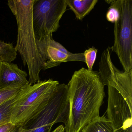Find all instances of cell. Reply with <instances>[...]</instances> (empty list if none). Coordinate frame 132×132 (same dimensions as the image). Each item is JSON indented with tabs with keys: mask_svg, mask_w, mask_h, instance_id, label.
<instances>
[{
	"mask_svg": "<svg viewBox=\"0 0 132 132\" xmlns=\"http://www.w3.org/2000/svg\"><path fill=\"white\" fill-rule=\"evenodd\" d=\"M69 116L66 132H81L99 116L105 96L104 86L98 72L82 68L75 72L68 84Z\"/></svg>",
	"mask_w": 132,
	"mask_h": 132,
	"instance_id": "cell-1",
	"label": "cell"
},
{
	"mask_svg": "<svg viewBox=\"0 0 132 132\" xmlns=\"http://www.w3.org/2000/svg\"><path fill=\"white\" fill-rule=\"evenodd\" d=\"M108 87L107 118L111 121L114 132H132V110L116 89Z\"/></svg>",
	"mask_w": 132,
	"mask_h": 132,
	"instance_id": "cell-9",
	"label": "cell"
},
{
	"mask_svg": "<svg viewBox=\"0 0 132 132\" xmlns=\"http://www.w3.org/2000/svg\"><path fill=\"white\" fill-rule=\"evenodd\" d=\"M111 47H109L102 53L99 74L104 86H110L116 89L132 111V70L128 72L119 70L111 60Z\"/></svg>",
	"mask_w": 132,
	"mask_h": 132,
	"instance_id": "cell-7",
	"label": "cell"
},
{
	"mask_svg": "<svg viewBox=\"0 0 132 132\" xmlns=\"http://www.w3.org/2000/svg\"><path fill=\"white\" fill-rule=\"evenodd\" d=\"M120 16L114 23L112 51L117 55L125 71L132 70V0H120Z\"/></svg>",
	"mask_w": 132,
	"mask_h": 132,
	"instance_id": "cell-5",
	"label": "cell"
},
{
	"mask_svg": "<svg viewBox=\"0 0 132 132\" xmlns=\"http://www.w3.org/2000/svg\"><path fill=\"white\" fill-rule=\"evenodd\" d=\"M19 128H20V127H15L14 129H13V130H11V131H10V132H18Z\"/></svg>",
	"mask_w": 132,
	"mask_h": 132,
	"instance_id": "cell-21",
	"label": "cell"
},
{
	"mask_svg": "<svg viewBox=\"0 0 132 132\" xmlns=\"http://www.w3.org/2000/svg\"><path fill=\"white\" fill-rule=\"evenodd\" d=\"M24 87L11 86L0 88V105L11 98Z\"/></svg>",
	"mask_w": 132,
	"mask_h": 132,
	"instance_id": "cell-16",
	"label": "cell"
},
{
	"mask_svg": "<svg viewBox=\"0 0 132 132\" xmlns=\"http://www.w3.org/2000/svg\"><path fill=\"white\" fill-rule=\"evenodd\" d=\"M67 6L66 0H35L32 20L37 40L57 31Z\"/></svg>",
	"mask_w": 132,
	"mask_h": 132,
	"instance_id": "cell-6",
	"label": "cell"
},
{
	"mask_svg": "<svg viewBox=\"0 0 132 132\" xmlns=\"http://www.w3.org/2000/svg\"><path fill=\"white\" fill-rule=\"evenodd\" d=\"M69 104L68 85L59 84L49 103L37 117L22 127L31 132H51L55 123L67 124L69 116Z\"/></svg>",
	"mask_w": 132,
	"mask_h": 132,
	"instance_id": "cell-4",
	"label": "cell"
},
{
	"mask_svg": "<svg viewBox=\"0 0 132 132\" xmlns=\"http://www.w3.org/2000/svg\"><path fill=\"white\" fill-rule=\"evenodd\" d=\"M38 49L44 64L43 70L58 66L63 62H85L84 53L69 52L61 44L53 40L52 35L37 40Z\"/></svg>",
	"mask_w": 132,
	"mask_h": 132,
	"instance_id": "cell-8",
	"label": "cell"
},
{
	"mask_svg": "<svg viewBox=\"0 0 132 132\" xmlns=\"http://www.w3.org/2000/svg\"><path fill=\"white\" fill-rule=\"evenodd\" d=\"M105 1L110 5L106 13V20L109 22L114 23L119 20L120 16V0H110Z\"/></svg>",
	"mask_w": 132,
	"mask_h": 132,
	"instance_id": "cell-15",
	"label": "cell"
},
{
	"mask_svg": "<svg viewBox=\"0 0 132 132\" xmlns=\"http://www.w3.org/2000/svg\"><path fill=\"white\" fill-rule=\"evenodd\" d=\"M59 84L49 79L32 85L27 95L12 107L11 122L20 127L35 118L48 104Z\"/></svg>",
	"mask_w": 132,
	"mask_h": 132,
	"instance_id": "cell-3",
	"label": "cell"
},
{
	"mask_svg": "<svg viewBox=\"0 0 132 132\" xmlns=\"http://www.w3.org/2000/svg\"><path fill=\"white\" fill-rule=\"evenodd\" d=\"M67 6L73 11L76 18L81 20L88 15L98 2V0H66Z\"/></svg>",
	"mask_w": 132,
	"mask_h": 132,
	"instance_id": "cell-12",
	"label": "cell"
},
{
	"mask_svg": "<svg viewBox=\"0 0 132 132\" xmlns=\"http://www.w3.org/2000/svg\"><path fill=\"white\" fill-rule=\"evenodd\" d=\"M31 85H28L17 94L0 105V126L11 122V115L13 106L23 98L29 92Z\"/></svg>",
	"mask_w": 132,
	"mask_h": 132,
	"instance_id": "cell-11",
	"label": "cell"
},
{
	"mask_svg": "<svg viewBox=\"0 0 132 132\" xmlns=\"http://www.w3.org/2000/svg\"><path fill=\"white\" fill-rule=\"evenodd\" d=\"M16 127L12 122L0 126V132H10Z\"/></svg>",
	"mask_w": 132,
	"mask_h": 132,
	"instance_id": "cell-18",
	"label": "cell"
},
{
	"mask_svg": "<svg viewBox=\"0 0 132 132\" xmlns=\"http://www.w3.org/2000/svg\"><path fill=\"white\" fill-rule=\"evenodd\" d=\"M28 74L11 62H0V88L11 86L24 87L29 85Z\"/></svg>",
	"mask_w": 132,
	"mask_h": 132,
	"instance_id": "cell-10",
	"label": "cell"
},
{
	"mask_svg": "<svg viewBox=\"0 0 132 132\" xmlns=\"http://www.w3.org/2000/svg\"><path fill=\"white\" fill-rule=\"evenodd\" d=\"M32 130H27L24 129L22 127H20L19 128L18 132H31Z\"/></svg>",
	"mask_w": 132,
	"mask_h": 132,
	"instance_id": "cell-20",
	"label": "cell"
},
{
	"mask_svg": "<svg viewBox=\"0 0 132 132\" xmlns=\"http://www.w3.org/2000/svg\"><path fill=\"white\" fill-rule=\"evenodd\" d=\"M17 52L12 44L0 41V62H11L16 59Z\"/></svg>",
	"mask_w": 132,
	"mask_h": 132,
	"instance_id": "cell-14",
	"label": "cell"
},
{
	"mask_svg": "<svg viewBox=\"0 0 132 132\" xmlns=\"http://www.w3.org/2000/svg\"><path fill=\"white\" fill-rule=\"evenodd\" d=\"M35 0H10L7 5L15 16L18 26L17 41L15 47L27 65L29 84L40 81V72L44 64L38 49L33 27L32 10Z\"/></svg>",
	"mask_w": 132,
	"mask_h": 132,
	"instance_id": "cell-2",
	"label": "cell"
},
{
	"mask_svg": "<svg viewBox=\"0 0 132 132\" xmlns=\"http://www.w3.org/2000/svg\"><path fill=\"white\" fill-rule=\"evenodd\" d=\"M81 132H114L111 121L105 117H98L93 119Z\"/></svg>",
	"mask_w": 132,
	"mask_h": 132,
	"instance_id": "cell-13",
	"label": "cell"
},
{
	"mask_svg": "<svg viewBox=\"0 0 132 132\" xmlns=\"http://www.w3.org/2000/svg\"><path fill=\"white\" fill-rule=\"evenodd\" d=\"M98 49L94 47L86 50L84 52L85 63L87 65L89 71H92L96 59Z\"/></svg>",
	"mask_w": 132,
	"mask_h": 132,
	"instance_id": "cell-17",
	"label": "cell"
},
{
	"mask_svg": "<svg viewBox=\"0 0 132 132\" xmlns=\"http://www.w3.org/2000/svg\"><path fill=\"white\" fill-rule=\"evenodd\" d=\"M52 132H65V129L62 125H61Z\"/></svg>",
	"mask_w": 132,
	"mask_h": 132,
	"instance_id": "cell-19",
	"label": "cell"
}]
</instances>
